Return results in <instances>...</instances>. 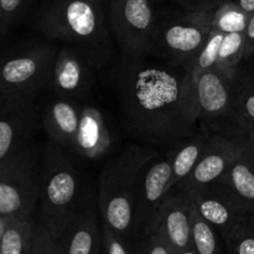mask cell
Here are the masks:
<instances>
[{"label":"cell","mask_w":254,"mask_h":254,"mask_svg":"<svg viewBox=\"0 0 254 254\" xmlns=\"http://www.w3.org/2000/svg\"><path fill=\"white\" fill-rule=\"evenodd\" d=\"M212 223L201 216L196 206H191V228L192 240L200 254H213L216 251V237L212 230Z\"/></svg>","instance_id":"cb8c5ba5"},{"label":"cell","mask_w":254,"mask_h":254,"mask_svg":"<svg viewBox=\"0 0 254 254\" xmlns=\"http://www.w3.org/2000/svg\"><path fill=\"white\" fill-rule=\"evenodd\" d=\"M246 31L225 34L218 54L217 68L230 74H236L241 60L245 59Z\"/></svg>","instance_id":"44dd1931"},{"label":"cell","mask_w":254,"mask_h":254,"mask_svg":"<svg viewBox=\"0 0 254 254\" xmlns=\"http://www.w3.org/2000/svg\"><path fill=\"white\" fill-rule=\"evenodd\" d=\"M183 254H195V253H192V252H185V253H183Z\"/></svg>","instance_id":"836d02e7"},{"label":"cell","mask_w":254,"mask_h":254,"mask_svg":"<svg viewBox=\"0 0 254 254\" xmlns=\"http://www.w3.org/2000/svg\"><path fill=\"white\" fill-rule=\"evenodd\" d=\"M57 47L50 42L19 46L2 60L0 97L35 99L54 81Z\"/></svg>","instance_id":"5b68a950"},{"label":"cell","mask_w":254,"mask_h":254,"mask_svg":"<svg viewBox=\"0 0 254 254\" xmlns=\"http://www.w3.org/2000/svg\"><path fill=\"white\" fill-rule=\"evenodd\" d=\"M40 200L36 155L31 146L20 149L0 161V215L25 218Z\"/></svg>","instance_id":"9c48e42d"},{"label":"cell","mask_w":254,"mask_h":254,"mask_svg":"<svg viewBox=\"0 0 254 254\" xmlns=\"http://www.w3.org/2000/svg\"><path fill=\"white\" fill-rule=\"evenodd\" d=\"M158 156L156 150L128 145L109 159L99 176V210L109 228L124 232L133 222L136 183L144 166Z\"/></svg>","instance_id":"3957f363"},{"label":"cell","mask_w":254,"mask_h":254,"mask_svg":"<svg viewBox=\"0 0 254 254\" xmlns=\"http://www.w3.org/2000/svg\"><path fill=\"white\" fill-rule=\"evenodd\" d=\"M212 30V10H186L158 17L148 56L190 67Z\"/></svg>","instance_id":"277c9868"},{"label":"cell","mask_w":254,"mask_h":254,"mask_svg":"<svg viewBox=\"0 0 254 254\" xmlns=\"http://www.w3.org/2000/svg\"><path fill=\"white\" fill-rule=\"evenodd\" d=\"M112 35L124 57H146L158 17L151 0H104Z\"/></svg>","instance_id":"ba28073f"},{"label":"cell","mask_w":254,"mask_h":254,"mask_svg":"<svg viewBox=\"0 0 254 254\" xmlns=\"http://www.w3.org/2000/svg\"><path fill=\"white\" fill-rule=\"evenodd\" d=\"M191 206L192 201L189 193L173 188L164 200L154 222L161 226L168 240L178 248H185L192 237Z\"/></svg>","instance_id":"9a60e30c"},{"label":"cell","mask_w":254,"mask_h":254,"mask_svg":"<svg viewBox=\"0 0 254 254\" xmlns=\"http://www.w3.org/2000/svg\"><path fill=\"white\" fill-rule=\"evenodd\" d=\"M173 151L163 159L149 161L139 175L133 203V221L154 223L164 200L171 190Z\"/></svg>","instance_id":"7c38bea8"},{"label":"cell","mask_w":254,"mask_h":254,"mask_svg":"<svg viewBox=\"0 0 254 254\" xmlns=\"http://www.w3.org/2000/svg\"><path fill=\"white\" fill-rule=\"evenodd\" d=\"M254 54V12H252L246 30V52L245 57H250Z\"/></svg>","instance_id":"83f0119b"},{"label":"cell","mask_w":254,"mask_h":254,"mask_svg":"<svg viewBox=\"0 0 254 254\" xmlns=\"http://www.w3.org/2000/svg\"><path fill=\"white\" fill-rule=\"evenodd\" d=\"M111 145V131L99 109L92 106L82 107L78 133L72 151L89 160H96L106 155Z\"/></svg>","instance_id":"e0dca14e"},{"label":"cell","mask_w":254,"mask_h":254,"mask_svg":"<svg viewBox=\"0 0 254 254\" xmlns=\"http://www.w3.org/2000/svg\"><path fill=\"white\" fill-rule=\"evenodd\" d=\"M36 27L50 41L78 50L96 69L113 59L104 0H50L37 15Z\"/></svg>","instance_id":"7a4b0ae2"},{"label":"cell","mask_w":254,"mask_h":254,"mask_svg":"<svg viewBox=\"0 0 254 254\" xmlns=\"http://www.w3.org/2000/svg\"><path fill=\"white\" fill-rule=\"evenodd\" d=\"M250 14L243 11L233 0H222L212 10L213 29L228 32L246 31L250 21Z\"/></svg>","instance_id":"ffe728a7"},{"label":"cell","mask_w":254,"mask_h":254,"mask_svg":"<svg viewBox=\"0 0 254 254\" xmlns=\"http://www.w3.org/2000/svg\"><path fill=\"white\" fill-rule=\"evenodd\" d=\"M76 228L72 232L69 241L68 254H91L93 248V213L89 210L83 211L72 218Z\"/></svg>","instance_id":"7402d4cb"},{"label":"cell","mask_w":254,"mask_h":254,"mask_svg":"<svg viewBox=\"0 0 254 254\" xmlns=\"http://www.w3.org/2000/svg\"><path fill=\"white\" fill-rule=\"evenodd\" d=\"M82 106L78 101L56 96L47 102L41 113V124L60 148L73 150L81 122Z\"/></svg>","instance_id":"5bb4252c"},{"label":"cell","mask_w":254,"mask_h":254,"mask_svg":"<svg viewBox=\"0 0 254 254\" xmlns=\"http://www.w3.org/2000/svg\"><path fill=\"white\" fill-rule=\"evenodd\" d=\"M237 73V72H236ZM236 74L218 68L195 77L196 99L201 126L228 135H246L247 127L236 104Z\"/></svg>","instance_id":"52a82bcc"},{"label":"cell","mask_w":254,"mask_h":254,"mask_svg":"<svg viewBox=\"0 0 254 254\" xmlns=\"http://www.w3.org/2000/svg\"><path fill=\"white\" fill-rule=\"evenodd\" d=\"M246 211L254 205V155L246 148L216 183Z\"/></svg>","instance_id":"ac0fdd59"},{"label":"cell","mask_w":254,"mask_h":254,"mask_svg":"<svg viewBox=\"0 0 254 254\" xmlns=\"http://www.w3.org/2000/svg\"><path fill=\"white\" fill-rule=\"evenodd\" d=\"M146 57L129 59L114 69V91L128 128L154 144L180 143L196 133L195 78L190 67Z\"/></svg>","instance_id":"6da1fadb"},{"label":"cell","mask_w":254,"mask_h":254,"mask_svg":"<svg viewBox=\"0 0 254 254\" xmlns=\"http://www.w3.org/2000/svg\"><path fill=\"white\" fill-rule=\"evenodd\" d=\"M235 84L238 113L245 122L246 127H254V88L238 76V71L235 77Z\"/></svg>","instance_id":"d4e9b609"},{"label":"cell","mask_w":254,"mask_h":254,"mask_svg":"<svg viewBox=\"0 0 254 254\" xmlns=\"http://www.w3.org/2000/svg\"><path fill=\"white\" fill-rule=\"evenodd\" d=\"M109 254H127V251L119 241L112 240L109 242Z\"/></svg>","instance_id":"4dcf8cb0"},{"label":"cell","mask_w":254,"mask_h":254,"mask_svg":"<svg viewBox=\"0 0 254 254\" xmlns=\"http://www.w3.org/2000/svg\"><path fill=\"white\" fill-rule=\"evenodd\" d=\"M150 254H169V251L166 250L165 246L159 243V245H156L155 247L150 251Z\"/></svg>","instance_id":"d6a6232c"},{"label":"cell","mask_w":254,"mask_h":254,"mask_svg":"<svg viewBox=\"0 0 254 254\" xmlns=\"http://www.w3.org/2000/svg\"><path fill=\"white\" fill-rule=\"evenodd\" d=\"M211 130L201 126L196 133L180 141L173 149V171H171V189L176 188L181 181L190 176L195 166L197 165L203 149H205Z\"/></svg>","instance_id":"d6986e66"},{"label":"cell","mask_w":254,"mask_h":254,"mask_svg":"<svg viewBox=\"0 0 254 254\" xmlns=\"http://www.w3.org/2000/svg\"><path fill=\"white\" fill-rule=\"evenodd\" d=\"M31 0H0V34L4 37L24 15Z\"/></svg>","instance_id":"484cf974"},{"label":"cell","mask_w":254,"mask_h":254,"mask_svg":"<svg viewBox=\"0 0 254 254\" xmlns=\"http://www.w3.org/2000/svg\"><path fill=\"white\" fill-rule=\"evenodd\" d=\"M93 66L73 47H57L52 87L56 96L79 101L87 96L92 86Z\"/></svg>","instance_id":"4fadbf2b"},{"label":"cell","mask_w":254,"mask_h":254,"mask_svg":"<svg viewBox=\"0 0 254 254\" xmlns=\"http://www.w3.org/2000/svg\"><path fill=\"white\" fill-rule=\"evenodd\" d=\"M233 1L247 14L251 15L254 12V0H233Z\"/></svg>","instance_id":"f546056e"},{"label":"cell","mask_w":254,"mask_h":254,"mask_svg":"<svg viewBox=\"0 0 254 254\" xmlns=\"http://www.w3.org/2000/svg\"><path fill=\"white\" fill-rule=\"evenodd\" d=\"M185 10H213L222 0H171Z\"/></svg>","instance_id":"4316f807"},{"label":"cell","mask_w":254,"mask_h":254,"mask_svg":"<svg viewBox=\"0 0 254 254\" xmlns=\"http://www.w3.org/2000/svg\"><path fill=\"white\" fill-rule=\"evenodd\" d=\"M225 37V32L220 31L217 29H213L210 37L203 45L202 49L197 54L196 59L193 60L192 64L190 66L192 71L193 78L200 73L210 69L217 68L218 64V54H220V47Z\"/></svg>","instance_id":"603a6c76"},{"label":"cell","mask_w":254,"mask_h":254,"mask_svg":"<svg viewBox=\"0 0 254 254\" xmlns=\"http://www.w3.org/2000/svg\"><path fill=\"white\" fill-rule=\"evenodd\" d=\"M238 254H254V238L246 237L238 243Z\"/></svg>","instance_id":"f1b7e54d"},{"label":"cell","mask_w":254,"mask_h":254,"mask_svg":"<svg viewBox=\"0 0 254 254\" xmlns=\"http://www.w3.org/2000/svg\"><path fill=\"white\" fill-rule=\"evenodd\" d=\"M78 193L79 178L71 161L64 155L59 145H47L39 201H41L42 212L52 230L60 232L71 222Z\"/></svg>","instance_id":"8992f818"},{"label":"cell","mask_w":254,"mask_h":254,"mask_svg":"<svg viewBox=\"0 0 254 254\" xmlns=\"http://www.w3.org/2000/svg\"><path fill=\"white\" fill-rule=\"evenodd\" d=\"M247 146L246 135H228L211 131L197 165L190 176L176 188L189 193L215 185Z\"/></svg>","instance_id":"30bf717a"},{"label":"cell","mask_w":254,"mask_h":254,"mask_svg":"<svg viewBox=\"0 0 254 254\" xmlns=\"http://www.w3.org/2000/svg\"><path fill=\"white\" fill-rule=\"evenodd\" d=\"M191 201L206 221L217 227H232L246 212L228 193L217 185L189 192Z\"/></svg>","instance_id":"2e32d148"},{"label":"cell","mask_w":254,"mask_h":254,"mask_svg":"<svg viewBox=\"0 0 254 254\" xmlns=\"http://www.w3.org/2000/svg\"><path fill=\"white\" fill-rule=\"evenodd\" d=\"M246 136H247V140H248V148H250V150L252 151V154L254 155V127L252 126L247 127Z\"/></svg>","instance_id":"1f68e13d"},{"label":"cell","mask_w":254,"mask_h":254,"mask_svg":"<svg viewBox=\"0 0 254 254\" xmlns=\"http://www.w3.org/2000/svg\"><path fill=\"white\" fill-rule=\"evenodd\" d=\"M40 122L35 99L0 97V161L27 146Z\"/></svg>","instance_id":"8fae6325"}]
</instances>
